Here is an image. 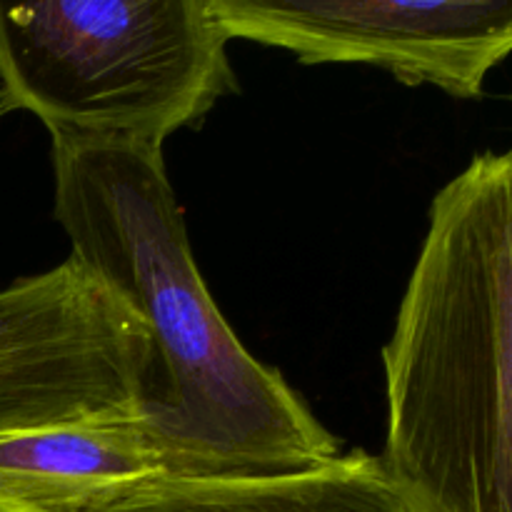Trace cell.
I'll use <instances>...</instances> for the list:
<instances>
[{
  "label": "cell",
  "instance_id": "obj_5",
  "mask_svg": "<svg viewBox=\"0 0 512 512\" xmlns=\"http://www.w3.org/2000/svg\"><path fill=\"white\" fill-rule=\"evenodd\" d=\"M228 38L300 63H358L408 85L480 98L512 53V0H213Z\"/></svg>",
  "mask_w": 512,
  "mask_h": 512
},
{
  "label": "cell",
  "instance_id": "obj_6",
  "mask_svg": "<svg viewBox=\"0 0 512 512\" xmlns=\"http://www.w3.org/2000/svg\"><path fill=\"white\" fill-rule=\"evenodd\" d=\"M165 480L138 418L0 435V503L20 512H105Z\"/></svg>",
  "mask_w": 512,
  "mask_h": 512
},
{
  "label": "cell",
  "instance_id": "obj_3",
  "mask_svg": "<svg viewBox=\"0 0 512 512\" xmlns=\"http://www.w3.org/2000/svg\"><path fill=\"white\" fill-rule=\"evenodd\" d=\"M213 0H0V83L53 138L163 148L233 93Z\"/></svg>",
  "mask_w": 512,
  "mask_h": 512
},
{
  "label": "cell",
  "instance_id": "obj_10",
  "mask_svg": "<svg viewBox=\"0 0 512 512\" xmlns=\"http://www.w3.org/2000/svg\"><path fill=\"white\" fill-rule=\"evenodd\" d=\"M510 98H512V95H510ZM510 153H512V148H510Z\"/></svg>",
  "mask_w": 512,
  "mask_h": 512
},
{
  "label": "cell",
  "instance_id": "obj_1",
  "mask_svg": "<svg viewBox=\"0 0 512 512\" xmlns=\"http://www.w3.org/2000/svg\"><path fill=\"white\" fill-rule=\"evenodd\" d=\"M53 170L73 258L153 340L160 398L138 423L165 480L265 478L338 458V440L210 298L160 145L53 138Z\"/></svg>",
  "mask_w": 512,
  "mask_h": 512
},
{
  "label": "cell",
  "instance_id": "obj_7",
  "mask_svg": "<svg viewBox=\"0 0 512 512\" xmlns=\"http://www.w3.org/2000/svg\"><path fill=\"white\" fill-rule=\"evenodd\" d=\"M105 512H413L380 458L355 450L298 473L155 480Z\"/></svg>",
  "mask_w": 512,
  "mask_h": 512
},
{
  "label": "cell",
  "instance_id": "obj_4",
  "mask_svg": "<svg viewBox=\"0 0 512 512\" xmlns=\"http://www.w3.org/2000/svg\"><path fill=\"white\" fill-rule=\"evenodd\" d=\"M158 398L148 328L73 255L0 290V435L143 418Z\"/></svg>",
  "mask_w": 512,
  "mask_h": 512
},
{
  "label": "cell",
  "instance_id": "obj_8",
  "mask_svg": "<svg viewBox=\"0 0 512 512\" xmlns=\"http://www.w3.org/2000/svg\"><path fill=\"white\" fill-rule=\"evenodd\" d=\"M10 110H15V105H13V100L8 98V93H5L3 83H0V118H5Z\"/></svg>",
  "mask_w": 512,
  "mask_h": 512
},
{
  "label": "cell",
  "instance_id": "obj_9",
  "mask_svg": "<svg viewBox=\"0 0 512 512\" xmlns=\"http://www.w3.org/2000/svg\"><path fill=\"white\" fill-rule=\"evenodd\" d=\"M0 512H20V510H15V508H10V505L0 503Z\"/></svg>",
  "mask_w": 512,
  "mask_h": 512
},
{
  "label": "cell",
  "instance_id": "obj_2",
  "mask_svg": "<svg viewBox=\"0 0 512 512\" xmlns=\"http://www.w3.org/2000/svg\"><path fill=\"white\" fill-rule=\"evenodd\" d=\"M383 463L413 512H512V153L433 200L385 345Z\"/></svg>",
  "mask_w": 512,
  "mask_h": 512
}]
</instances>
